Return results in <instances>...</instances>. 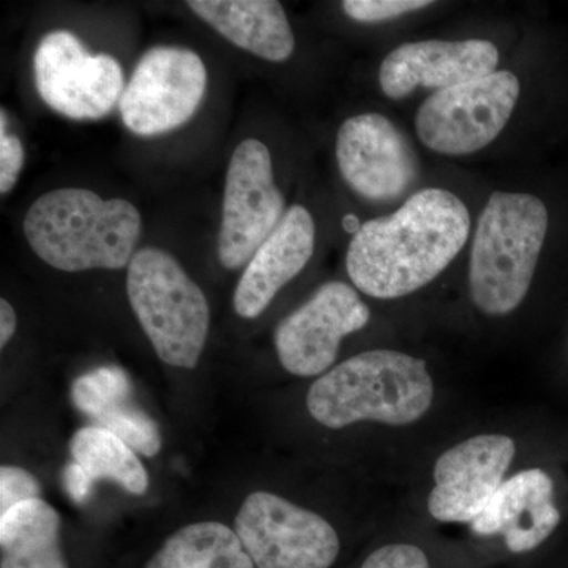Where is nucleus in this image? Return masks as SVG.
I'll return each instance as SVG.
<instances>
[{
  "mask_svg": "<svg viewBox=\"0 0 568 568\" xmlns=\"http://www.w3.org/2000/svg\"><path fill=\"white\" fill-rule=\"evenodd\" d=\"M470 233L466 204L443 189H424L390 213L362 224L346 253V271L369 297H406L454 263Z\"/></svg>",
  "mask_w": 568,
  "mask_h": 568,
  "instance_id": "f257e3e1",
  "label": "nucleus"
},
{
  "mask_svg": "<svg viewBox=\"0 0 568 568\" xmlns=\"http://www.w3.org/2000/svg\"><path fill=\"white\" fill-rule=\"evenodd\" d=\"M141 226L140 212L129 201L59 189L31 205L22 230L43 263L62 272H84L130 265Z\"/></svg>",
  "mask_w": 568,
  "mask_h": 568,
  "instance_id": "f03ea898",
  "label": "nucleus"
},
{
  "mask_svg": "<svg viewBox=\"0 0 568 568\" xmlns=\"http://www.w3.org/2000/svg\"><path fill=\"white\" fill-rule=\"evenodd\" d=\"M435 399L424 358L394 349L365 351L317 377L306 395L310 416L331 429L357 422L405 426L420 420Z\"/></svg>",
  "mask_w": 568,
  "mask_h": 568,
  "instance_id": "7ed1b4c3",
  "label": "nucleus"
},
{
  "mask_svg": "<svg viewBox=\"0 0 568 568\" xmlns=\"http://www.w3.org/2000/svg\"><path fill=\"white\" fill-rule=\"evenodd\" d=\"M548 209L528 193L495 192L478 216L469 261L474 305L506 316L525 301L548 233Z\"/></svg>",
  "mask_w": 568,
  "mask_h": 568,
  "instance_id": "20e7f679",
  "label": "nucleus"
},
{
  "mask_svg": "<svg viewBox=\"0 0 568 568\" xmlns=\"http://www.w3.org/2000/svg\"><path fill=\"white\" fill-rule=\"evenodd\" d=\"M126 294L164 364L196 368L211 328V306L182 265L163 250H140L129 265Z\"/></svg>",
  "mask_w": 568,
  "mask_h": 568,
  "instance_id": "39448f33",
  "label": "nucleus"
},
{
  "mask_svg": "<svg viewBox=\"0 0 568 568\" xmlns=\"http://www.w3.org/2000/svg\"><path fill=\"white\" fill-rule=\"evenodd\" d=\"M517 74L488 77L429 95L416 115L418 140L443 155H469L487 148L506 129L519 99Z\"/></svg>",
  "mask_w": 568,
  "mask_h": 568,
  "instance_id": "423d86ee",
  "label": "nucleus"
},
{
  "mask_svg": "<svg viewBox=\"0 0 568 568\" xmlns=\"http://www.w3.org/2000/svg\"><path fill=\"white\" fill-rule=\"evenodd\" d=\"M234 526L256 568H331L338 558L334 526L274 493L246 497Z\"/></svg>",
  "mask_w": 568,
  "mask_h": 568,
  "instance_id": "0eeeda50",
  "label": "nucleus"
},
{
  "mask_svg": "<svg viewBox=\"0 0 568 568\" xmlns=\"http://www.w3.org/2000/svg\"><path fill=\"white\" fill-rule=\"evenodd\" d=\"M207 89L203 59L186 48L156 47L142 55L123 89L119 110L138 136H159L196 114Z\"/></svg>",
  "mask_w": 568,
  "mask_h": 568,
  "instance_id": "6e6552de",
  "label": "nucleus"
},
{
  "mask_svg": "<svg viewBox=\"0 0 568 568\" xmlns=\"http://www.w3.org/2000/svg\"><path fill=\"white\" fill-rule=\"evenodd\" d=\"M40 99L73 121H97L114 110L123 93V70L112 55L91 54L77 36L54 31L33 55Z\"/></svg>",
  "mask_w": 568,
  "mask_h": 568,
  "instance_id": "1a4fd4ad",
  "label": "nucleus"
},
{
  "mask_svg": "<svg viewBox=\"0 0 568 568\" xmlns=\"http://www.w3.org/2000/svg\"><path fill=\"white\" fill-rule=\"evenodd\" d=\"M284 197L276 186L267 145L245 140L235 148L224 185L219 257L235 271L248 264L265 239L282 222Z\"/></svg>",
  "mask_w": 568,
  "mask_h": 568,
  "instance_id": "9d476101",
  "label": "nucleus"
},
{
  "mask_svg": "<svg viewBox=\"0 0 568 568\" xmlns=\"http://www.w3.org/2000/svg\"><path fill=\"white\" fill-rule=\"evenodd\" d=\"M368 305L343 282L323 284L275 331L280 364L298 377L323 376L338 357L345 336L369 323Z\"/></svg>",
  "mask_w": 568,
  "mask_h": 568,
  "instance_id": "9b49d317",
  "label": "nucleus"
},
{
  "mask_svg": "<svg viewBox=\"0 0 568 568\" xmlns=\"http://www.w3.org/2000/svg\"><path fill=\"white\" fill-rule=\"evenodd\" d=\"M336 162L349 189L372 203H394L418 179V160L409 141L377 112L343 122L336 134Z\"/></svg>",
  "mask_w": 568,
  "mask_h": 568,
  "instance_id": "f8f14e48",
  "label": "nucleus"
},
{
  "mask_svg": "<svg viewBox=\"0 0 568 568\" xmlns=\"http://www.w3.org/2000/svg\"><path fill=\"white\" fill-rule=\"evenodd\" d=\"M517 447L504 435H481L448 448L435 465L428 511L440 523H473L506 481Z\"/></svg>",
  "mask_w": 568,
  "mask_h": 568,
  "instance_id": "ddd939ff",
  "label": "nucleus"
},
{
  "mask_svg": "<svg viewBox=\"0 0 568 568\" xmlns=\"http://www.w3.org/2000/svg\"><path fill=\"white\" fill-rule=\"evenodd\" d=\"M499 51L488 40H425L399 44L381 63L379 84L392 100L418 88L437 92L495 73Z\"/></svg>",
  "mask_w": 568,
  "mask_h": 568,
  "instance_id": "4468645a",
  "label": "nucleus"
},
{
  "mask_svg": "<svg viewBox=\"0 0 568 568\" xmlns=\"http://www.w3.org/2000/svg\"><path fill=\"white\" fill-rule=\"evenodd\" d=\"M316 226L312 213L295 204L284 213L274 233L256 250L234 291V312L244 320L263 315L276 294L304 271L315 253Z\"/></svg>",
  "mask_w": 568,
  "mask_h": 568,
  "instance_id": "2eb2a0df",
  "label": "nucleus"
},
{
  "mask_svg": "<svg viewBox=\"0 0 568 568\" xmlns=\"http://www.w3.org/2000/svg\"><path fill=\"white\" fill-rule=\"evenodd\" d=\"M559 523L555 484L545 470L534 467L507 478L470 529L481 537L503 536L507 548L521 555L547 541Z\"/></svg>",
  "mask_w": 568,
  "mask_h": 568,
  "instance_id": "dca6fc26",
  "label": "nucleus"
},
{
  "mask_svg": "<svg viewBox=\"0 0 568 568\" xmlns=\"http://www.w3.org/2000/svg\"><path fill=\"white\" fill-rule=\"evenodd\" d=\"M186 6L224 39L264 61L293 55L294 32L276 0H190Z\"/></svg>",
  "mask_w": 568,
  "mask_h": 568,
  "instance_id": "f3484780",
  "label": "nucleus"
},
{
  "mask_svg": "<svg viewBox=\"0 0 568 568\" xmlns=\"http://www.w3.org/2000/svg\"><path fill=\"white\" fill-rule=\"evenodd\" d=\"M61 517L43 499L0 515V568H69L59 544Z\"/></svg>",
  "mask_w": 568,
  "mask_h": 568,
  "instance_id": "a211bd4d",
  "label": "nucleus"
},
{
  "mask_svg": "<svg viewBox=\"0 0 568 568\" xmlns=\"http://www.w3.org/2000/svg\"><path fill=\"white\" fill-rule=\"evenodd\" d=\"M145 568H256L235 530L215 521L175 530Z\"/></svg>",
  "mask_w": 568,
  "mask_h": 568,
  "instance_id": "6ab92c4d",
  "label": "nucleus"
},
{
  "mask_svg": "<svg viewBox=\"0 0 568 568\" xmlns=\"http://www.w3.org/2000/svg\"><path fill=\"white\" fill-rule=\"evenodd\" d=\"M73 462L93 481L112 480L125 491L141 496L148 491L149 476L136 452L102 426H84L70 440Z\"/></svg>",
  "mask_w": 568,
  "mask_h": 568,
  "instance_id": "aec40b11",
  "label": "nucleus"
},
{
  "mask_svg": "<svg viewBox=\"0 0 568 568\" xmlns=\"http://www.w3.org/2000/svg\"><path fill=\"white\" fill-rule=\"evenodd\" d=\"M132 381L119 366H102L78 377L71 387V402L85 416L97 420L108 410L132 402Z\"/></svg>",
  "mask_w": 568,
  "mask_h": 568,
  "instance_id": "412c9836",
  "label": "nucleus"
},
{
  "mask_svg": "<svg viewBox=\"0 0 568 568\" xmlns=\"http://www.w3.org/2000/svg\"><path fill=\"white\" fill-rule=\"evenodd\" d=\"M97 426L121 437L123 443L144 457H155L162 450V435L159 425L149 414L132 402L114 407L97 418Z\"/></svg>",
  "mask_w": 568,
  "mask_h": 568,
  "instance_id": "4be33fe9",
  "label": "nucleus"
},
{
  "mask_svg": "<svg viewBox=\"0 0 568 568\" xmlns=\"http://www.w3.org/2000/svg\"><path fill=\"white\" fill-rule=\"evenodd\" d=\"M433 6L428 0H345L342 3L343 10L351 20L375 24L394 20L402 14L424 10Z\"/></svg>",
  "mask_w": 568,
  "mask_h": 568,
  "instance_id": "5701e85b",
  "label": "nucleus"
},
{
  "mask_svg": "<svg viewBox=\"0 0 568 568\" xmlns=\"http://www.w3.org/2000/svg\"><path fill=\"white\" fill-rule=\"evenodd\" d=\"M33 499H41V485L33 474L18 466L0 467V515Z\"/></svg>",
  "mask_w": 568,
  "mask_h": 568,
  "instance_id": "b1692460",
  "label": "nucleus"
},
{
  "mask_svg": "<svg viewBox=\"0 0 568 568\" xmlns=\"http://www.w3.org/2000/svg\"><path fill=\"white\" fill-rule=\"evenodd\" d=\"M361 568H429V560L416 545L392 544L373 551Z\"/></svg>",
  "mask_w": 568,
  "mask_h": 568,
  "instance_id": "393cba45",
  "label": "nucleus"
},
{
  "mask_svg": "<svg viewBox=\"0 0 568 568\" xmlns=\"http://www.w3.org/2000/svg\"><path fill=\"white\" fill-rule=\"evenodd\" d=\"M2 129H0V193L7 194L20 178L24 164V149L20 138L6 132V110L0 111Z\"/></svg>",
  "mask_w": 568,
  "mask_h": 568,
  "instance_id": "a878e982",
  "label": "nucleus"
},
{
  "mask_svg": "<svg viewBox=\"0 0 568 568\" xmlns=\"http://www.w3.org/2000/svg\"><path fill=\"white\" fill-rule=\"evenodd\" d=\"M93 484L95 481L85 474L78 463H69L63 469V487L73 503L84 504L91 496Z\"/></svg>",
  "mask_w": 568,
  "mask_h": 568,
  "instance_id": "bb28decb",
  "label": "nucleus"
},
{
  "mask_svg": "<svg viewBox=\"0 0 568 568\" xmlns=\"http://www.w3.org/2000/svg\"><path fill=\"white\" fill-rule=\"evenodd\" d=\"M18 327V317L7 298L0 301V346L9 345Z\"/></svg>",
  "mask_w": 568,
  "mask_h": 568,
  "instance_id": "cd10ccee",
  "label": "nucleus"
}]
</instances>
